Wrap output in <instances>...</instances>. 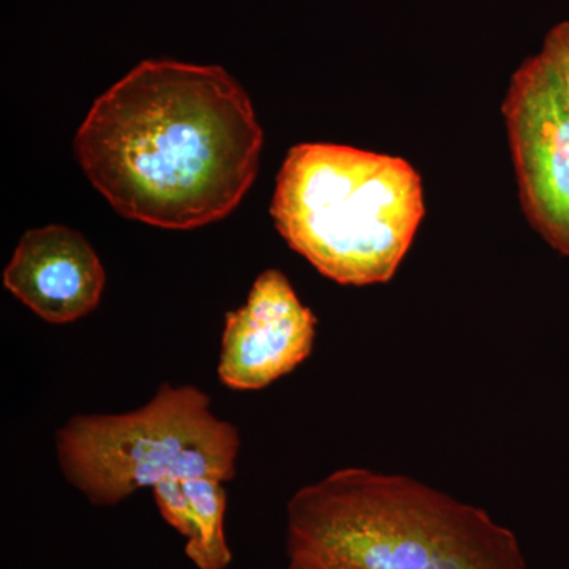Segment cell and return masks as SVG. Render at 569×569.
Listing matches in <instances>:
<instances>
[{
  "instance_id": "6da1fadb",
  "label": "cell",
  "mask_w": 569,
  "mask_h": 569,
  "mask_svg": "<svg viewBox=\"0 0 569 569\" xmlns=\"http://www.w3.org/2000/svg\"><path fill=\"white\" fill-rule=\"evenodd\" d=\"M263 132L242 86L220 67L144 61L93 102L74 152L121 216L190 230L241 203Z\"/></svg>"
},
{
  "instance_id": "7a4b0ae2",
  "label": "cell",
  "mask_w": 569,
  "mask_h": 569,
  "mask_svg": "<svg viewBox=\"0 0 569 569\" xmlns=\"http://www.w3.org/2000/svg\"><path fill=\"white\" fill-rule=\"evenodd\" d=\"M287 552L321 569H527L515 533L485 509L367 468L291 497Z\"/></svg>"
},
{
  "instance_id": "3957f363",
  "label": "cell",
  "mask_w": 569,
  "mask_h": 569,
  "mask_svg": "<svg viewBox=\"0 0 569 569\" xmlns=\"http://www.w3.org/2000/svg\"><path fill=\"white\" fill-rule=\"evenodd\" d=\"M271 216L320 274L355 287L387 283L425 219V190L400 157L305 142L280 168Z\"/></svg>"
},
{
  "instance_id": "277c9868",
  "label": "cell",
  "mask_w": 569,
  "mask_h": 569,
  "mask_svg": "<svg viewBox=\"0 0 569 569\" xmlns=\"http://www.w3.org/2000/svg\"><path fill=\"white\" fill-rule=\"evenodd\" d=\"M63 477L96 507H114L168 479L236 475L239 433L194 387L164 383L146 406L122 415L73 417L56 433Z\"/></svg>"
},
{
  "instance_id": "5b68a950",
  "label": "cell",
  "mask_w": 569,
  "mask_h": 569,
  "mask_svg": "<svg viewBox=\"0 0 569 569\" xmlns=\"http://www.w3.org/2000/svg\"><path fill=\"white\" fill-rule=\"evenodd\" d=\"M501 111L523 213L569 258V102L541 52L515 71Z\"/></svg>"
},
{
  "instance_id": "8992f818",
  "label": "cell",
  "mask_w": 569,
  "mask_h": 569,
  "mask_svg": "<svg viewBox=\"0 0 569 569\" xmlns=\"http://www.w3.org/2000/svg\"><path fill=\"white\" fill-rule=\"evenodd\" d=\"M316 326L287 276L268 269L254 280L246 305L227 316L220 381L238 391L274 383L312 353Z\"/></svg>"
},
{
  "instance_id": "52a82bcc",
  "label": "cell",
  "mask_w": 569,
  "mask_h": 569,
  "mask_svg": "<svg viewBox=\"0 0 569 569\" xmlns=\"http://www.w3.org/2000/svg\"><path fill=\"white\" fill-rule=\"evenodd\" d=\"M107 274L99 254L62 224L29 230L3 272L11 295L48 323H71L99 306Z\"/></svg>"
},
{
  "instance_id": "ba28073f",
  "label": "cell",
  "mask_w": 569,
  "mask_h": 569,
  "mask_svg": "<svg viewBox=\"0 0 569 569\" xmlns=\"http://www.w3.org/2000/svg\"><path fill=\"white\" fill-rule=\"evenodd\" d=\"M192 511L193 533L187 539L186 556L198 569H227L231 550L224 537L227 493L222 481L193 478L183 481Z\"/></svg>"
},
{
  "instance_id": "9c48e42d",
  "label": "cell",
  "mask_w": 569,
  "mask_h": 569,
  "mask_svg": "<svg viewBox=\"0 0 569 569\" xmlns=\"http://www.w3.org/2000/svg\"><path fill=\"white\" fill-rule=\"evenodd\" d=\"M152 492L157 508L168 526L173 527L186 539L192 537V511H190L189 498L183 490V481L168 479L153 486Z\"/></svg>"
},
{
  "instance_id": "30bf717a",
  "label": "cell",
  "mask_w": 569,
  "mask_h": 569,
  "mask_svg": "<svg viewBox=\"0 0 569 569\" xmlns=\"http://www.w3.org/2000/svg\"><path fill=\"white\" fill-rule=\"evenodd\" d=\"M539 52L556 70L569 102V21L560 22L550 29Z\"/></svg>"
},
{
  "instance_id": "8fae6325",
  "label": "cell",
  "mask_w": 569,
  "mask_h": 569,
  "mask_svg": "<svg viewBox=\"0 0 569 569\" xmlns=\"http://www.w3.org/2000/svg\"><path fill=\"white\" fill-rule=\"evenodd\" d=\"M287 569H321V568L313 567V565L302 563V561L290 560V563H288Z\"/></svg>"
}]
</instances>
